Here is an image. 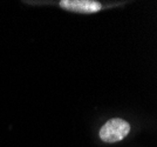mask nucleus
I'll return each mask as SVG.
<instances>
[{
	"instance_id": "nucleus-1",
	"label": "nucleus",
	"mask_w": 157,
	"mask_h": 147,
	"mask_svg": "<svg viewBox=\"0 0 157 147\" xmlns=\"http://www.w3.org/2000/svg\"><path fill=\"white\" fill-rule=\"evenodd\" d=\"M131 131V125L122 118H111L101 126L98 137L105 144H115L125 139Z\"/></svg>"
},
{
	"instance_id": "nucleus-2",
	"label": "nucleus",
	"mask_w": 157,
	"mask_h": 147,
	"mask_svg": "<svg viewBox=\"0 0 157 147\" xmlns=\"http://www.w3.org/2000/svg\"><path fill=\"white\" fill-rule=\"evenodd\" d=\"M59 6L65 11L78 14H94L102 10V4L98 0H60Z\"/></svg>"
}]
</instances>
